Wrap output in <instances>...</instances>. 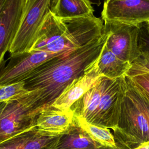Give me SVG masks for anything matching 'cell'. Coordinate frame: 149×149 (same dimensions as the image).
Segmentation results:
<instances>
[{
  "label": "cell",
  "instance_id": "1",
  "mask_svg": "<svg viewBox=\"0 0 149 149\" xmlns=\"http://www.w3.org/2000/svg\"><path fill=\"white\" fill-rule=\"evenodd\" d=\"M107 34L86 45L53 58L33 71L23 81L35 106L43 109L51 106L65 88L82 76L99 56Z\"/></svg>",
  "mask_w": 149,
  "mask_h": 149
},
{
  "label": "cell",
  "instance_id": "2",
  "mask_svg": "<svg viewBox=\"0 0 149 149\" xmlns=\"http://www.w3.org/2000/svg\"><path fill=\"white\" fill-rule=\"evenodd\" d=\"M103 32V21L95 16L60 18L49 10L30 51L69 52L100 37Z\"/></svg>",
  "mask_w": 149,
  "mask_h": 149
},
{
  "label": "cell",
  "instance_id": "3",
  "mask_svg": "<svg viewBox=\"0 0 149 149\" xmlns=\"http://www.w3.org/2000/svg\"><path fill=\"white\" fill-rule=\"evenodd\" d=\"M126 88L116 129L113 131L120 149H133L149 141V122L131 87L129 77L125 76Z\"/></svg>",
  "mask_w": 149,
  "mask_h": 149
},
{
  "label": "cell",
  "instance_id": "4",
  "mask_svg": "<svg viewBox=\"0 0 149 149\" xmlns=\"http://www.w3.org/2000/svg\"><path fill=\"white\" fill-rule=\"evenodd\" d=\"M29 93L6 102L0 115V143L36 126L37 116L44 109L34 105Z\"/></svg>",
  "mask_w": 149,
  "mask_h": 149
},
{
  "label": "cell",
  "instance_id": "5",
  "mask_svg": "<svg viewBox=\"0 0 149 149\" xmlns=\"http://www.w3.org/2000/svg\"><path fill=\"white\" fill-rule=\"evenodd\" d=\"M52 0H28L20 27L8 51L10 55L28 52L49 10Z\"/></svg>",
  "mask_w": 149,
  "mask_h": 149
},
{
  "label": "cell",
  "instance_id": "6",
  "mask_svg": "<svg viewBox=\"0 0 149 149\" xmlns=\"http://www.w3.org/2000/svg\"><path fill=\"white\" fill-rule=\"evenodd\" d=\"M104 22V31L107 34L105 45L119 59L132 63L138 55L139 25L114 22Z\"/></svg>",
  "mask_w": 149,
  "mask_h": 149
},
{
  "label": "cell",
  "instance_id": "7",
  "mask_svg": "<svg viewBox=\"0 0 149 149\" xmlns=\"http://www.w3.org/2000/svg\"><path fill=\"white\" fill-rule=\"evenodd\" d=\"M66 52L53 53L31 51L11 55L0 69V85L23 81L33 71L45 62Z\"/></svg>",
  "mask_w": 149,
  "mask_h": 149
},
{
  "label": "cell",
  "instance_id": "8",
  "mask_svg": "<svg viewBox=\"0 0 149 149\" xmlns=\"http://www.w3.org/2000/svg\"><path fill=\"white\" fill-rule=\"evenodd\" d=\"M125 88V76L113 79L105 90L98 108L89 123L115 131L118 126Z\"/></svg>",
  "mask_w": 149,
  "mask_h": 149
},
{
  "label": "cell",
  "instance_id": "9",
  "mask_svg": "<svg viewBox=\"0 0 149 149\" xmlns=\"http://www.w3.org/2000/svg\"><path fill=\"white\" fill-rule=\"evenodd\" d=\"M103 22L139 25L149 22V0H105Z\"/></svg>",
  "mask_w": 149,
  "mask_h": 149
},
{
  "label": "cell",
  "instance_id": "10",
  "mask_svg": "<svg viewBox=\"0 0 149 149\" xmlns=\"http://www.w3.org/2000/svg\"><path fill=\"white\" fill-rule=\"evenodd\" d=\"M27 0H8L0 22V69L5 63L9 51L20 27Z\"/></svg>",
  "mask_w": 149,
  "mask_h": 149
},
{
  "label": "cell",
  "instance_id": "11",
  "mask_svg": "<svg viewBox=\"0 0 149 149\" xmlns=\"http://www.w3.org/2000/svg\"><path fill=\"white\" fill-rule=\"evenodd\" d=\"M101 77L93 63L82 76L73 80L65 88L52 106L63 111L69 110L74 102L99 82Z\"/></svg>",
  "mask_w": 149,
  "mask_h": 149
},
{
  "label": "cell",
  "instance_id": "12",
  "mask_svg": "<svg viewBox=\"0 0 149 149\" xmlns=\"http://www.w3.org/2000/svg\"><path fill=\"white\" fill-rule=\"evenodd\" d=\"M59 136L36 126L0 143V149H52Z\"/></svg>",
  "mask_w": 149,
  "mask_h": 149
},
{
  "label": "cell",
  "instance_id": "13",
  "mask_svg": "<svg viewBox=\"0 0 149 149\" xmlns=\"http://www.w3.org/2000/svg\"><path fill=\"white\" fill-rule=\"evenodd\" d=\"M74 116V113L70 109L63 111L52 105L47 107L38 114L36 127L47 133L61 134L69 129Z\"/></svg>",
  "mask_w": 149,
  "mask_h": 149
},
{
  "label": "cell",
  "instance_id": "14",
  "mask_svg": "<svg viewBox=\"0 0 149 149\" xmlns=\"http://www.w3.org/2000/svg\"><path fill=\"white\" fill-rule=\"evenodd\" d=\"M112 79L102 77L94 87L72 105L70 109L74 115L90 122L98 108L105 90Z\"/></svg>",
  "mask_w": 149,
  "mask_h": 149
},
{
  "label": "cell",
  "instance_id": "15",
  "mask_svg": "<svg viewBox=\"0 0 149 149\" xmlns=\"http://www.w3.org/2000/svg\"><path fill=\"white\" fill-rule=\"evenodd\" d=\"M101 146L79 125L74 116L69 129L59 134L52 149H95Z\"/></svg>",
  "mask_w": 149,
  "mask_h": 149
},
{
  "label": "cell",
  "instance_id": "16",
  "mask_svg": "<svg viewBox=\"0 0 149 149\" xmlns=\"http://www.w3.org/2000/svg\"><path fill=\"white\" fill-rule=\"evenodd\" d=\"M94 65L99 75L109 79L126 76L132 66V63L119 59L109 51L105 44Z\"/></svg>",
  "mask_w": 149,
  "mask_h": 149
},
{
  "label": "cell",
  "instance_id": "17",
  "mask_svg": "<svg viewBox=\"0 0 149 149\" xmlns=\"http://www.w3.org/2000/svg\"><path fill=\"white\" fill-rule=\"evenodd\" d=\"M49 10L60 18L94 16V10L89 0H52Z\"/></svg>",
  "mask_w": 149,
  "mask_h": 149
},
{
  "label": "cell",
  "instance_id": "18",
  "mask_svg": "<svg viewBox=\"0 0 149 149\" xmlns=\"http://www.w3.org/2000/svg\"><path fill=\"white\" fill-rule=\"evenodd\" d=\"M147 73H149V29L146 22L139 24L138 55L126 76L131 77Z\"/></svg>",
  "mask_w": 149,
  "mask_h": 149
},
{
  "label": "cell",
  "instance_id": "19",
  "mask_svg": "<svg viewBox=\"0 0 149 149\" xmlns=\"http://www.w3.org/2000/svg\"><path fill=\"white\" fill-rule=\"evenodd\" d=\"M75 117L79 125L95 141L104 146L111 147H117L114 136L112 134L109 129L90 123L83 118L76 116Z\"/></svg>",
  "mask_w": 149,
  "mask_h": 149
},
{
  "label": "cell",
  "instance_id": "20",
  "mask_svg": "<svg viewBox=\"0 0 149 149\" xmlns=\"http://www.w3.org/2000/svg\"><path fill=\"white\" fill-rule=\"evenodd\" d=\"M30 91L24 87L23 81L7 85H0V103L19 99Z\"/></svg>",
  "mask_w": 149,
  "mask_h": 149
},
{
  "label": "cell",
  "instance_id": "21",
  "mask_svg": "<svg viewBox=\"0 0 149 149\" xmlns=\"http://www.w3.org/2000/svg\"><path fill=\"white\" fill-rule=\"evenodd\" d=\"M130 79L137 88L149 97V73L136 75Z\"/></svg>",
  "mask_w": 149,
  "mask_h": 149
},
{
  "label": "cell",
  "instance_id": "22",
  "mask_svg": "<svg viewBox=\"0 0 149 149\" xmlns=\"http://www.w3.org/2000/svg\"><path fill=\"white\" fill-rule=\"evenodd\" d=\"M130 79V77H129ZM130 84L131 87L133 90V91L135 95L136 99L137 100L138 102L140 104L143 111L144 112L145 114L147 116V118L149 122V97L140 91L139 88H137L132 82L130 79Z\"/></svg>",
  "mask_w": 149,
  "mask_h": 149
},
{
  "label": "cell",
  "instance_id": "23",
  "mask_svg": "<svg viewBox=\"0 0 149 149\" xmlns=\"http://www.w3.org/2000/svg\"><path fill=\"white\" fill-rule=\"evenodd\" d=\"M8 0H0V22L2 16V14L6 7Z\"/></svg>",
  "mask_w": 149,
  "mask_h": 149
},
{
  "label": "cell",
  "instance_id": "24",
  "mask_svg": "<svg viewBox=\"0 0 149 149\" xmlns=\"http://www.w3.org/2000/svg\"><path fill=\"white\" fill-rule=\"evenodd\" d=\"M133 149H149V141L141 143Z\"/></svg>",
  "mask_w": 149,
  "mask_h": 149
},
{
  "label": "cell",
  "instance_id": "25",
  "mask_svg": "<svg viewBox=\"0 0 149 149\" xmlns=\"http://www.w3.org/2000/svg\"><path fill=\"white\" fill-rule=\"evenodd\" d=\"M95 149H120L118 146L116 147H108V146H101L100 147L95 148Z\"/></svg>",
  "mask_w": 149,
  "mask_h": 149
},
{
  "label": "cell",
  "instance_id": "26",
  "mask_svg": "<svg viewBox=\"0 0 149 149\" xmlns=\"http://www.w3.org/2000/svg\"><path fill=\"white\" fill-rule=\"evenodd\" d=\"M90 2H91V3L93 4H95V5H97V6H99V5H100V4H101V0H89Z\"/></svg>",
  "mask_w": 149,
  "mask_h": 149
},
{
  "label": "cell",
  "instance_id": "27",
  "mask_svg": "<svg viewBox=\"0 0 149 149\" xmlns=\"http://www.w3.org/2000/svg\"><path fill=\"white\" fill-rule=\"evenodd\" d=\"M5 104H6V102H3L0 103V115H1V113L2 111V109H3L5 105Z\"/></svg>",
  "mask_w": 149,
  "mask_h": 149
},
{
  "label": "cell",
  "instance_id": "28",
  "mask_svg": "<svg viewBox=\"0 0 149 149\" xmlns=\"http://www.w3.org/2000/svg\"><path fill=\"white\" fill-rule=\"evenodd\" d=\"M147 25H148V29H149V22H147Z\"/></svg>",
  "mask_w": 149,
  "mask_h": 149
},
{
  "label": "cell",
  "instance_id": "29",
  "mask_svg": "<svg viewBox=\"0 0 149 149\" xmlns=\"http://www.w3.org/2000/svg\"><path fill=\"white\" fill-rule=\"evenodd\" d=\"M27 1H28V0H27Z\"/></svg>",
  "mask_w": 149,
  "mask_h": 149
}]
</instances>
